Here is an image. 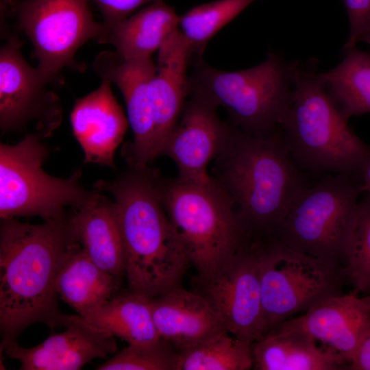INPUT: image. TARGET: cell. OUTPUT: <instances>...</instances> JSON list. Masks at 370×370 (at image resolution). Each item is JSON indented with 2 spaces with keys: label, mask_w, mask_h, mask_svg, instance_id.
I'll return each mask as SVG.
<instances>
[{
  "label": "cell",
  "mask_w": 370,
  "mask_h": 370,
  "mask_svg": "<svg viewBox=\"0 0 370 370\" xmlns=\"http://www.w3.org/2000/svg\"><path fill=\"white\" fill-rule=\"evenodd\" d=\"M161 177L149 166H129L114 180L93 186L114 198L128 289L151 299L182 286L191 264L164 208Z\"/></svg>",
  "instance_id": "obj_1"
},
{
  "label": "cell",
  "mask_w": 370,
  "mask_h": 370,
  "mask_svg": "<svg viewBox=\"0 0 370 370\" xmlns=\"http://www.w3.org/2000/svg\"><path fill=\"white\" fill-rule=\"evenodd\" d=\"M73 239L68 216L32 224L1 219L0 331L16 340L36 323L61 326L56 288L58 273ZM76 242V241H75Z\"/></svg>",
  "instance_id": "obj_2"
},
{
  "label": "cell",
  "mask_w": 370,
  "mask_h": 370,
  "mask_svg": "<svg viewBox=\"0 0 370 370\" xmlns=\"http://www.w3.org/2000/svg\"><path fill=\"white\" fill-rule=\"evenodd\" d=\"M301 171L280 130L256 136L232 126L210 176L231 200L247 235L259 237L282 223L309 185Z\"/></svg>",
  "instance_id": "obj_3"
},
{
  "label": "cell",
  "mask_w": 370,
  "mask_h": 370,
  "mask_svg": "<svg viewBox=\"0 0 370 370\" xmlns=\"http://www.w3.org/2000/svg\"><path fill=\"white\" fill-rule=\"evenodd\" d=\"M293 96L280 131L301 170L359 175L370 147L349 127L316 69L291 63Z\"/></svg>",
  "instance_id": "obj_4"
},
{
  "label": "cell",
  "mask_w": 370,
  "mask_h": 370,
  "mask_svg": "<svg viewBox=\"0 0 370 370\" xmlns=\"http://www.w3.org/2000/svg\"><path fill=\"white\" fill-rule=\"evenodd\" d=\"M206 99L227 112L232 125L256 136L279 130L293 96L291 63L277 53L254 67L236 71L213 68L201 60L188 76V95Z\"/></svg>",
  "instance_id": "obj_5"
},
{
  "label": "cell",
  "mask_w": 370,
  "mask_h": 370,
  "mask_svg": "<svg viewBox=\"0 0 370 370\" xmlns=\"http://www.w3.org/2000/svg\"><path fill=\"white\" fill-rule=\"evenodd\" d=\"M160 193L197 275L214 271L247 241L231 200L212 179L194 183L162 177Z\"/></svg>",
  "instance_id": "obj_6"
},
{
  "label": "cell",
  "mask_w": 370,
  "mask_h": 370,
  "mask_svg": "<svg viewBox=\"0 0 370 370\" xmlns=\"http://www.w3.org/2000/svg\"><path fill=\"white\" fill-rule=\"evenodd\" d=\"M361 192L352 175L328 174L301 191L271 235L293 250L343 268Z\"/></svg>",
  "instance_id": "obj_7"
},
{
  "label": "cell",
  "mask_w": 370,
  "mask_h": 370,
  "mask_svg": "<svg viewBox=\"0 0 370 370\" xmlns=\"http://www.w3.org/2000/svg\"><path fill=\"white\" fill-rule=\"evenodd\" d=\"M38 133L27 134L14 145L0 144V217H39L44 221L64 217L65 207L78 210L99 191L84 189L81 171L68 178L47 173L42 168L49 151Z\"/></svg>",
  "instance_id": "obj_8"
},
{
  "label": "cell",
  "mask_w": 370,
  "mask_h": 370,
  "mask_svg": "<svg viewBox=\"0 0 370 370\" xmlns=\"http://www.w3.org/2000/svg\"><path fill=\"white\" fill-rule=\"evenodd\" d=\"M259 270L269 331L296 313L341 294L345 281L343 267L293 250L271 235L261 239Z\"/></svg>",
  "instance_id": "obj_9"
},
{
  "label": "cell",
  "mask_w": 370,
  "mask_h": 370,
  "mask_svg": "<svg viewBox=\"0 0 370 370\" xmlns=\"http://www.w3.org/2000/svg\"><path fill=\"white\" fill-rule=\"evenodd\" d=\"M88 0H17L5 13L17 16L19 29L31 41L38 69L51 83L64 68L83 72L77 51L103 27L95 21Z\"/></svg>",
  "instance_id": "obj_10"
},
{
  "label": "cell",
  "mask_w": 370,
  "mask_h": 370,
  "mask_svg": "<svg viewBox=\"0 0 370 370\" xmlns=\"http://www.w3.org/2000/svg\"><path fill=\"white\" fill-rule=\"evenodd\" d=\"M262 238L248 237L227 261L206 275L192 279V290L202 295L229 333L254 343L267 334L259 270Z\"/></svg>",
  "instance_id": "obj_11"
},
{
  "label": "cell",
  "mask_w": 370,
  "mask_h": 370,
  "mask_svg": "<svg viewBox=\"0 0 370 370\" xmlns=\"http://www.w3.org/2000/svg\"><path fill=\"white\" fill-rule=\"evenodd\" d=\"M22 42L10 37L0 50V128L2 134L21 131L37 122V132L51 134L62 121L58 96L49 82L21 53Z\"/></svg>",
  "instance_id": "obj_12"
},
{
  "label": "cell",
  "mask_w": 370,
  "mask_h": 370,
  "mask_svg": "<svg viewBox=\"0 0 370 370\" xmlns=\"http://www.w3.org/2000/svg\"><path fill=\"white\" fill-rule=\"evenodd\" d=\"M93 68L101 79L119 88L125 100L133 140L123 146V158L128 166H149L160 156L148 94L156 64L151 58L125 59L115 51H103L96 56Z\"/></svg>",
  "instance_id": "obj_13"
},
{
  "label": "cell",
  "mask_w": 370,
  "mask_h": 370,
  "mask_svg": "<svg viewBox=\"0 0 370 370\" xmlns=\"http://www.w3.org/2000/svg\"><path fill=\"white\" fill-rule=\"evenodd\" d=\"M64 331L51 332L40 344L26 348L14 340H1V351L21 362V370H77L96 358L116 353L115 337L79 314H63Z\"/></svg>",
  "instance_id": "obj_14"
},
{
  "label": "cell",
  "mask_w": 370,
  "mask_h": 370,
  "mask_svg": "<svg viewBox=\"0 0 370 370\" xmlns=\"http://www.w3.org/2000/svg\"><path fill=\"white\" fill-rule=\"evenodd\" d=\"M189 97L166 142L163 155L175 162L177 178L207 183L212 180L208 166L225 143L232 126L219 118L217 106L199 96Z\"/></svg>",
  "instance_id": "obj_15"
},
{
  "label": "cell",
  "mask_w": 370,
  "mask_h": 370,
  "mask_svg": "<svg viewBox=\"0 0 370 370\" xmlns=\"http://www.w3.org/2000/svg\"><path fill=\"white\" fill-rule=\"evenodd\" d=\"M287 320L336 352L349 367L370 335V294L358 297L354 292L333 295L299 317Z\"/></svg>",
  "instance_id": "obj_16"
},
{
  "label": "cell",
  "mask_w": 370,
  "mask_h": 370,
  "mask_svg": "<svg viewBox=\"0 0 370 370\" xmlns=\"http://www.w3.org/2000/svg\"><path fill=\"white\" fill-rule=\"evenodd\" d=\"M111 84L102 79L96 90L77 99L71 122L73 134L84 151V162L114 168V153L129 122L112 91Z\"/></svg>",
  "instance_id": "obj_17"
},
{
  "label": "cell",
  "mask_w": 370,
  "mask_h": 370,
  "mask_svg": "<svg viewBox=\"0 0 370 370\" xmlns=\"http://www.w3.org/2000/svg\"><path fill=\"white\" fill-rule=\"evenodd\" d=\"M156 71L148 94L156 128L159 155L178 122L188 96V67L193 63L192 49L180 29L174 32L160 47Z\"/></svg>",
  "instance_id": "obj_18"
},
{
  "label": "cell",
  "mask_w": 370,
  "mask_h": 370,
  "mask_svg": "<svg viewBox=\"0 0 370 370\" xmlns=\"http://www.w3.org/2000/svg\"><path fill=\"white\" fill-rule=\"evenodd\" d=\"M154 323L160 338L179 354L227 330L209 301L182 286L151 300Z\"/></svg>",
  "instance_id": "obj_19"
},
{
  "label": "cell",
  "mask_w": 370,
  "mask_h": 370,
  "mask_svg": "<svg viewBox=\"0 0 370 370\" xmlns=\"http://www.w3.org/2000/svg\"><path fill=\"white\" fill-rule=\"evenodd\" d=\"M288 320L252 343L256 370H338L349 367L336 352Z\"/></svg>",
  "instance_id": "obj_20"
},
{
  "label": "cell",
  "mask_w": 370,
  "mask_h": 370,
  "mask_svg": "<svg viewBox=\"0 0 370 370\" xmlns=\"http://www.w3.org/2000/svg\"><path fill=\"white\" fill-rule=\"evenodd\" d=\"M68 225L73 239L97 266L115 278L125 275V254L113 201L100 193L80 209H72Z\"/></svg>",
  "instance_id": "obj_21"
},
{
  "label": "cell",
  "mask_w": 370,
  "mask_h": 370,
  "mask_svg": "<svg viewBox=\"0 0 370 370\" xmlns=\"http://www.w3.org/2000/svg\"><path fill=\"white\" fill-rule=\"evenodd\" d=\"M179 18L173 8L159 0L119 23L102 22L97 41L112 45L115 52L125 59L151 58L178 29Z\"/></svg>",
  "instance_id": "obj_22"
},
{
  "label": "cell",
  "mask_w": 370,
  "mask_h": 370,
  "mask_svg": "<svg viewBox=\"0 0 370 370\" xmlns=\"http://www.w3.org/2000/svg\"><path fill=\"white\" fill-rule=\"evenodd\" d=\"M119 281L92 261L74 241L62 261L56 288L58 297L83 317L116 293Z\"/></svg>",
  "instance_id": "obj_23"
},
{
  "label": "cell",
  "mask_w": 370,
  "mask_h": 370,
  "mask_svg": "<svg viewBox=\"0 0 370 370\" xmlns=\"http://www.w3.org/2000/svg\"><path fill=\"white\" fill-rule=\"evenodd\" d=\"M151 300L128 289L115 293L106 303L82 317L128 345H150L160 340L153 318Z\"/></svg>",
  "instance_id": "obj_24"
},
{
  "label": "cell",
  "mask_w": 370,
  "mask_h": 370,
  "mask_svg": "<svg viewBox=\"0 0 370 370\" xmlns=\"http://www.w3.org/2000/svg\"><path fill=\"white\" fill-rule=\"evenodd\" d=\"M345 51L341 63L318 75L340 112L349 120L370 112V54L356 47Z\"/></svg>",
  "instance_id": "obj_25"
},
{
  "label": "cell",
  "mask_w": 370,
  "mask_h": 370,
  "mask_svg": "<svg viewBox=\"0 0 370 370\" xmlns=\"http://www.w3.org/2000/svg\"><path fill=\"white\" fill-rule=\"evenodd\" d=\"M252 343L227 331L221 332L179 354L175 370L251 369Z\"/></svg>",
  "instance_id": "obj_26"
},
{
  "label": "cell",
  "mask_w": 370,
  "mask_h": 370,
  "mask_svg": "<svg viewBox=\"0 0 370 370\" xmlns=\"http://www.w3.org/2000/svg\"><path fill=\"white\" fill-rule=\"evenodd\" d=\"M257 0H218L196 6L179 18L178 27L189 44L194 62L200 60L209 40Z\"/></svg>",
  "instance_id": "obj_27"
},
{
  "label": "cell",
  "mask_w": 370,
  "mask_h": 370,
  "mask_svg": "<svg viewBox=\"0 0 370 370\" xmlns=\"http://www.w3.org/2000/svg\"><path fill=\"white\" fill-rule=\"evenodd\" d=\"M343 271L354 292L370 294V194L359 201Z\"/></svg>",
  "instance_id": "obj_28"
},
{
  "label": "cell",
  "mask_w": 370,
  "mask_h": 370,
  "mask_svg": "<svg viewBox=\"0 0 370 370\" xmlns=\"http://www.w3.org/2000/svg\"><path fill=\"white\" fill-rule=\"evenodd\" d=\"M179 353L165 341L147 345H128L97 370H175Z\"/></svg>",
  "instance_id": "obj_29"
},
{
  "label": "cell",
  "mask_w": 370,
  "mask_h": 370,
  "mask_svg": "<svg viewBox=\"0 0 370 370\" xmlns=\"http://www.w3.org/2000/svg\"><path fill=\"white\" fill-rule=\"evenodd\" d=\"M349 22V35L344 50L355 47L370 32V0H342Z\"/></svg>",
  "instance_id": "obj_30"
},
{
  "label": "cell",
  "mask_w": 370,
  "mask_h": 370,
  "mask_svg": "<svg viewBox=\"0 0 370 370\" xmlns=\"http://www.w3.org/2000/svg\"><path fill=\"white\" fill-rule=\"evenodd\" d=\"M93 2L103 17V23L113 25L128 18L138 8L159 0H88Z\"/></svg>",
  "instance_id": "obj_31"
},
{
  "label": "cell",
  "mask_w": 370,
  "mask_h": 370,
  "mask_svg": "<svg viewBox=\"0 0 370 370\" xmlns=\"http://www.w3.org/2000/svg\"><path fill=\"white\" fill-rule=\"evenodd\" d=\"M352 370H370V335L363 342L349 367Z\"/></svg>",
  "instance_id": "obj_32"
},
{
  "label": "cell",
  "mask_w": 370,
  "mask_h": 370,
  "mask_svg": "<svg viewBox=\"0 0 370 370\" xmlns=\"http://www.w3.org/2000/svg\"><path fill=\"white\" fill-rule=\"evenodd\" d=\"M362 191L370 194V153L360 173Z\"/></svg>",
  "instance_id": "obj_33"
},
{
  "label": "cell",
  "mask_w": 370,
  "mask_h": 370,
  "mask_svg": "<svg viewBox=\"0 0 370 370\" xmlns=\"http://www.w3.org/2000/svg\"><path fill=\"white\" fill-rule=\"evenodd\" d=\"M17 0H1V9L6 12Z\"/></svg>",
  "instance_id": "obj_34"
},
{
  "label": "cell",
  "mask_w": 370,
  "mask_h": 370,
  "mask_svg": "<svg viewBox=\"0 0 370 370\" xmlns=\"http://www.w3.org/2000/svg\"><path fill=\"white\" fill-rule=\"evenodd\" d=\"M362 41H364L370 45V32L365 36Z\"/></svg>",
  "instance_id": "obj_35"
}]
</instances>
